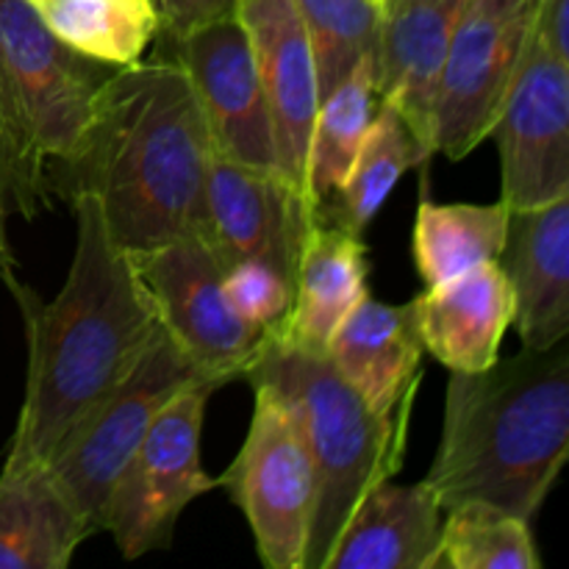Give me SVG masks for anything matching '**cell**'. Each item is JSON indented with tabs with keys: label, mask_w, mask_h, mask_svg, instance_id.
<instances>
[{
	"label": "cell",
	"mask_w": 569,
	"mask_h": 569,
	"mask_svg": "<svg viewBox=\"0 0 569 569\" xmlns=\"http://www.w3.org/2000/svg\"><path fill=\"white\" fill-rule=\"evenodd\" d=\"M70 206L76 253L59 295L44 303L17 276L3 281L28 339L26 398L6 465H48L67 433L133 370L161 326L137 259L111 242L98 203L78 194Z\"/></svg>",
	"instance_id": "obj_1"
},
{
	"label": "cell",
	"mask_w": 569,
	"mask_h": 569,
	"mask_svg": "<svg viewBox=\"0 0 569 569\" xmlns=\"http://www.w3.org/2000/svg\"><path fill=\"white\" fill-rule=\"evenodd\" d=\"M211 153L187 70L159 50L111 72L87 131L48 181L67 200L89 194L111 242L139 256L198 231Z\"/></svg>",
	"instance_id": "obj_2"
},
{
	"label": "cell",
	"mask_w": 569,
	"mask_h": 569,
	"mask_svg": "<svg viewBox=\"0 0 569 569\" xmlns=\"http://www.w3.org/2000/svg\"><path fill=\"white\" fill-rule=\"evenodd\" d=\"M569 453V348H522L450 372L437 456L422 481L445 511L492 503L533 522Z\"/></svg>",
	"instance_id": "obj_3"
},
{
	"label": "cell",
	"mask_w": 569,
	"mask_h": 569,
	"mask_svg": "<svg viewBox=\"0 0 569 569\" xmlns=\"http://www.w3.org/2000/svg\"><path fill=\"white\" fill-rule=\"evenodd\" d=\"M244 381L267 387L295 417L315 465L317 500L303 569H322L350 511L376 483L403 470L417 395L389 415L372 411L326 353L270 333Z\"/></svg>",
	"instance_id": "obj_4"
},
{
	"label": "cell",
	"mask_w": 569,
	"mask_h": 569,
	"mask_svg": "<svg viewBox=\"0 0 569 569\" xmlns=\"http://www.w3.org/2000/svg\"><path fill=\"white\" fill-rule=\"evenodd\" d=\"M114 70L67 48L28 0H0V120L37 178L76 150Z\"/></svg>",
	"instance_id": "obj_5"
},
{
	"label": "cell",
	"mask_w": 569,
	"mask_h": 569,
	"mask_svg": "<svg viewBox=\"0 0 569 569\" xmlns=\"http://www.w3.org/2000/svg\"><path fill=\"white\" fill-rule=\"evenodd\" d=\"M217 389L222 387L214 381L181 389L159 411L117 476L106 500L103 531L114 537L122 559L133 561L170 548L183 509L220 489V478L200 465L206 406Z\"/></svg>",
	"instance_id": "obj_6"
},
{
	"label": "cell",
	"mask_w": 569,
	"mask_h": 569,
	"mask_svg": "<svg viewBox=\"0 0 569 569\" xmlns=\"http://www.w3.org/2000/svg\"><path fill=\"white\" fill-rule=\"evenodd\" d=\"M198 381L209 378L200 376L176 339L159 326L133 370L53 450L48 459L50 472L70 495L92 533H103L111 487L159 411L181 389Z\"/></svg>",
	"instance_id": "obj_7"
},
{
	"label": "cell",
	"mask_w": 569,
	"mask_h": 569,
	"mask_svg": "<svg viewBox=\"0 0 569 569\" xmlns=\"http://www.w3.org/2000/svg\"><path fill=\"white\" fill-rule=\"evenodd\" d=\"M248 520L267 569H303L317 481L309 448L287 406L253 383V417L237 459L220 476Z\"/></svg>",
	"instance_id": "obj_8"
},
{
	"label": "cell",
	"mask_w": 569,
	"mask_h": 569,
	"mask_svg": "<svg viewBox=\"0 0 569 569\" xmlns=\"http://www.w3.org/2000/svg\"><path fill=\"white\" fill-rule=\"evenodd\" d=\"M539 0H467L450 37L433 103V153L467 159L503 111L533 31Z\"/></svg>",
	"instance_id": "obj_9"
},
{
	"label": "cell",
	"mask_w": 569,
	"mask_h": 569,
	"mask_svg": "<svg viewBox=\"0 0 569 569\" xmlns=\"http://www.w3.org/2000/svg\"><path fill=\"white\" fill-rule=\"evenodd\" d=\"M153 295L159 322L200 370L220 387L244 381L270 333L248 326L222 289L226 264L198 231L133 256Z\"/></svg>",
	"instance_id": "obj_10"
},
{
	"label": "cell",
	"mask_w": 569,
	"mask_h": 569,
	"mask_svg": "<svg viewBox=\"0 0 569 569\" xmlns=\"http://www.w3.org/2000/svg\"><path fill=\"white\" fill-rule=\"evenodd\" d=\"M492 137L500 150V200L511 211L569 198V61L550 53L537 31Z\"/></svg>",
	"instance_id": "obj_11"
},
{
	"label": "cell",
	"mask_w": 569,
	"mask_h": 569,
	"mask_svg": "<svg viewBox=\"0 0 569 569\" xmlns=\"http://www.w3.org/2000/svg\"><path fill=\"white\" fill-rule=\"evenodd\" d=\"M167 44L192 81L214 156L281 172L270 106L239 17L214 20Z\"/></svg>",
	"instance_id": "obj_12"
},
{
	"label": "cell",
	"mask_w": 569,
	"mask_h": 569,
	"mask_svg": "<svg viewBox=\"0 0 569 569\" xmlns=\"http://www.w3.org/2000/svg\"><path fill=\"white\" fill-rule=\"evenodd\" d=\"M317 206L281 172L256 170L211 153L198 233L226 270L237 261H264L295 289L300 244Z\"/></svg>",
	"instance_id": "obj_13"
},
{
	"label": "cell",
	"mask_w": 569,
	"mask_h": 569,
	"mask_svg": "<svg viewBox=\"0 0 569 569\" xmlns=\"http://www.w3.org/2000/svg\"><path fill=\"white\" fill-rule=\"evenodd\" d=\"M237 17L248 31L256 70L270 106L278 164L283 178L303 189L320 92L300 11L295 0H239Z\"/></svg>",
	"instance_id": "obj_14"
},
{
	"label": "cell",
	"mask_w": 569,
	"mask_h": 569,
	"mask_svg": "<svg viewBox=\"0 0 569 569\" xmlns=\"http://www.w3.org/2000/svg\"><path fill=\"white\" fill-rule=\"evenodd\" d=\"M515 292L522 345L548 350L569 337V198L511 211L498 256Z\"/></svg>",
	"instance_id": "obj_15"
},
{
	"label": "cell",
	"mask_w": 569,
	"mask_h": 569,
	"mask_svg": "<svg viewBox=\"0 0 569 569\" xmlns=\"http://www.w3.org/2000/svg\"><path fill=\"white\" fill-rule=\"evenodd\" d=\"M426 353L450 372H481L500 359L515 326V292L498 261H483L415 298Z\"/></svg>",
	"instance_id": "obj_16"
},
{
	"label": "cell",
	"mask_w": 569,
	"mask_h": 569,
	"mask_svg": "<svg viewBox=\"0 0 569 569\" xmlns=\"http://www.w3.org/2000/svg\"><path fill=\"white\" fill-rule=\"evenodd\" d=\"M467 0H383L378 100L433 153V103L450 37Z\"/></svg>",
	"instance_id": "obj_17"
},
{
	"label": "cell",
	"mask_w": 569,
	"mask_h": 569,
	"mask_svg": "<svg viewBox=\"0 0 569 569\" xmlns=\"http://www.w3.org/2000/svg\"><path fill=\"white\" fill-rule=\"evenodd\" d=\"M422 353L415 300L383 303L372 295L356 303L326 345L333 370L378 415H389L417 395Z\"/></svg>",
	"instance_id": "obj_18"
},
{
	"label": "cell",
	"mask_w": 569,
	"mask_h": 569,
	"mask_svg": "<svg viewBox=\"0 0 569 569\" xmlns=\"http://www.w3.org/2000/svg\"><path fill=\"white\" fill-rule=\"evenodd\" d=\"M445 509L426 481L376 483L350 511L322 569H433Z\"/></svg>",
	"instance_id": "obj_19"
},
{
	"label": "cell",
	"mask_w": 569,
	"mask_h": 569,
	"mask_svg": "<svg viewBox=\"0 0 569 569\" xmlns=\"http://www.w3.org/2000/svg\"><path fill=\"white\" fill-rule=\"evenodd\" d=\"M94 537L42 461L0 472V569H67Z\"/></svg>",
	"instance_id": "obj_20"
},
{
	"label": "cell",
	"mask_w": 569,
	"mask_h": 569,
	"mask_svg": "<svg viewBox=\"0 0 569 569\" xmlns=\"http://www.w3.org/2000/svg\"><path fill=\"white\" fill-rule=\"evenodd\" d=\"M370 250L361 233H350L320 214L311 220L295 267V300L281 337L300 348L320 350L339 322L356 309L370 276Z\"/></svg>",
	"instance_id": "obj_21"
},
{
	"label": "cell",
	"mask_w": 569,
	"mask_h": 569,
	"mask_svg": "<svg viewBox=\"0 0 569 569\" xmlns=\"http://www.w3.org/2000/svg\"><path fill=\"white\" fill-rule=\"evenodd\" d=\"M433 153L415 137L403 117L378 100V111L348 178L333 198L317 206V214L350 233H365L392 189L411 167H426Z\"/></svg>",
	"instance_id": "obj_22"
},
{
	"label": "cell",
	"mask_w": 569,
	"mask_h": 569,
	"mask_svg": "<svg viewBox=\"0 0 569 569\" xmlns=\"http://www.w3.org/2000/svg\"><path fill=\"white\" fill-rule=\"evenodd\" d=\"M511 209L500 198L495 203H437L422 194L411 253L426 289L483 261H498Z\"/></svg>",
	"instance_id": "obj_23"
},
{
	"label": "cell",
	"mask_w": 569,
	"mask_h": 569,
	"mask_svg": "<svg viewBox=\"0 0 569 569\" xmlns=\"http://www.w3.org/2000/svg\"><path fill=\"white\" fill-rule=\"evenodd\" d=\"M378 111V64L359 61L339 87L320 100L306 156V198L315 206L333 198L348 178Z\"/></svg>",
	"instance_id": "obj_24"
},
{
	"label": "cell",
	"mask_w": 569,
	"mask_h": 569,
	"mask_svg": "<svg viewBox=\"0 0 569 569\" xmlns=\"http://www.w3.org/2000/svg\"><path fill=\"white\" fill-rule=\"evenodd\" d=\"M28 3L67 48L117 70L142 61L161 33L156 0H28Z\"/></svg>",
	"instance_id": "obj_25"
},
{
	"label": "cell",
	"mask_w": 569,
	"mask_h": 569,
	"mask_svg": "<svg viewBox=\"0 0 569 569\" xmlns=\"http://www.w3.org/2000/svg\"><path fill=\"white\" fill-rule=\"evenodd\" d=\"M531 522L492 503H459L445 511L433 569H539Z\"/></svg>",
	"instance_id": "obj_26"
},
{
	"label": "cell",
	"mask_w": 569,
	"mask_h": 569,
	"mask_svg": "<svg viewBox=\"0 0 569 569\" xmlns=\"http://www.w3.org/2000/svg\"><path fill=\"white\" fill-rule=\"evenodd\" d=\"M311 44L320 100L359 61L381 64V0H295Z\"/></svg>",
	"instance_id": "obj_27"
},
{
	"label": "cell",
	"mask_w": 569,
	"mask_h": 569,
	"mask_svg": "<svg viewBox=\"0 0 569 569\" xmlns=\"http://www.w3.org/2000/svg\"><path fill=\"white\" fill-rule=\"evenodd\" d=\"M222 289L231 309L248 326L276 333L287 326L292 311L295 289L278 270L264 261H237L226 270Z\"/></svg>",
	"instance_id": "obj_28"
},
{
	"label": "cell",
	"mask_w": 569,
	"mask_h": 569,
	"mask_svg": "<svg viewBox=\"0 0 569 569\" xmlns=\"http://www.w3.org/2000/svg\"><path fill=\"white\" fill-rule=\"evenodd\" d=\"M50 200H53L50 183L22 164L0 120V281L17 276V259L9 242V220L11 217H22L28 222L37 220L42 211L50 209Z\"/></svg>",
	"instance_id": "obj_29"
},
{
	"label": "cell",
	"mask_w": 569,
	"mask_h": 569,
	"mask_svg": "<svg viewBox=\"0 0 569 569\" xmlns=\"http://www.w3.org/2000/svg\"><path fill=\"white\" fill-rule=\"evenodd\" d=\"M239 0H156L164 39H181L200 26L237 14Z\"/></svg>",
	"instance_id": "obj_30"
},
{
	"label": "cell",
	"mask_w": 569,
	"mask_h": 569,
	"mask_svg": "<svg viewBox=\"0 0 569 569\" xmlns=\"http://www.w3.org/2000/svg\"><path fill=\"white\" fill-rule=\"evenodd\" d=\"M537 37L550 53L569 61V0H539Z\"/></svg>",
	"instance_id": "obj_31"
},
{
	"label": "cell",
	"mask_w": 569,
	"mask_h": 569,
	"mask_svg": "<svg viewBox=\"0 0 569 569\" xmlns=\"http://www.w3.org/2000/svg\"><path fill=\"white\" fill-rule=\"evenodd\" d=\"M381 3H383V0H381Z\"/></svg>",
	"instance_id": "obj_32"
}]
</instances>
